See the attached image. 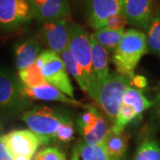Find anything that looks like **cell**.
I'll return each instance as SVG.
<instances>
[{"label":"cell","mask_w":160,"mask_h":160,"mask_svg":"<svg viewBox=\"0 0 160 160\" xmlns=\"http://www.w3.org/2000/svg\"><path fill=\"white\" fill-rule=\"evenodd\" d=\"M128 86H130L128 78L110 73L102 81L96 82L87 92L114 123L122 105L124 92Z\"/></svg>","instance_id":"7a4b0ae2"},{"label":"cell","mask_w":160,"mask_h":160,"mask_svg":"<svg viewBox=\"0 0 160 160\" xmlns=\"http://www.w3.org/2000/svg\"><path fill=\"white\" fill-rule=\"evenodd\" d=\"M60 56L62 59L67 71L74 78L78 85L80 86V88L83 91L87 92L88 87H89V82L87 79V77H86L84 69L80 67L78 63L77 62L74 60V58L72 57L70 52L69 51V48L66 49L65 51H63L60 54Z\"/></svg>","instance_id":"ac0fdd59"},{"label":"cell","mask_w":160,"mask_h":160,"mask_svg":"<svg viewBox=\"0 0 160 160\" xmlns=\"http://www.w3.org/2000/svg\"><path fill=\"white\" fill-rule=\"evenodd\" d=\"M36 64L41 69L42 75L48 85L74 99V88L59 53L48 49L44 50L40 52Z\"/></svg>","instance_id":"277c9868"},{"label":"cell","mask_w":160,"mask_h":160,"mask_svg":"<svg viewBox=\"0 0 160 160\" xmlns=\"http://www.w3.org/2000/svg\"><path fill=\"white\" fill-rule=\"evenodd\" d=\"M153 107H154V111H153L152 122H154L155 124L160 125V90L157 94L155 102H153Z\"/></svg>","instance_id":"4dcf8cb0"},{"label":"cell","mask_w":160,"mask_h":160,"mask_svg":"<svg viewBox=\"0 0 160 160\" xmlns=\"http://www.w3.org/2000/svg\"><path fill=\"white\" fill-rule=\"evenodd\" d=\"M3 141L12 158L25 156L33 158L43 142L30 130H13L3 135Z\"/></svg>","instance_id":"ba28073f"},{"label":"cell","mask_w":160,"mask_h":160,"mask_svg":"<svg viewBox=\"0 0 160 160\" xmlns=\"http://www.w3.org/2000/svg\"><path fill=\"white\" fill-rule=\"evenodd\" d=\"M13 160H32L33 158H29V157H25V156H17V157H14L12 158Z\"/></svg>","instance_id":"1f68e13d"},{"label":"cell","mask_w":160,"mask_h":160,"mask_svg":"<svg viewBox=\"0 0 160 160\" xmlns=\"http://www.w3.org/2000/svg\"><path fill=\"white\" fill-rule=\"evenodd\" d=\"M3 125H2V121L0 118V160H13L12 158L11 154L9 153L8 149H6L5 142L3 141Z\"/></svg>","instance_id":"f546056e"},{"label":"cell","mask_w":160,"mask_h":160,"mask_svg":"<svg viewBox=\"0 0 160 160\" xmlns=\"http://www.w3.org/2000/svg\"><path fill=\"white\" fill-rule=\"evenodd\" d=\"M18 75L20 82L23 86L26 87H37L47 84L42 75L41 69L36 64V62L26 69L20 70Z\"/></svg>","instance_id":"7402d4cb"},{"label":"cell","mask_w":160,"mask_h":160,"mask_svg":"<svg viewBox=\"0 0 160 160\" xmlns=\"http://www.w3.org/2000/svg\"><path fill=\"white\" fill-rule=\"evenodd\" d=\"M134 160H160V146L153 140H146L140 144Z\"/></svg>","instance_id":"d4e9b609"},{"label":"cell","mask_w":160,"mask_h":160,"mask_svg":"<svg viewBox=\"0 0 160 160\" xmlns=\"http://www.w3.org/2000/svg\"><path fill=\"white\" fill-rule=\"evenodd\" d=\"M33 160H67L66 155L56 147H47L36 152Z\"/></svg>","instance_id":"4316f807"},{"label":"cell","mask_w":160,"mask_h":160,"mask_svg":"<svg viewBox=\"0 0 160 160\" xmlns=\"http://www.w3.org/2000/svg\"><path fill=\"white\" fill-rule=\"evenodd\" d=\"M92 67L96 82L105 79L109 76V52L91 36Z\"/></svg>","instance_id":"2e32d148"},{"label":"cell","mask_w":160,"mask_h":160,"mask_svg":"<svg viewBox=\"0 0 160 160\" xmlns=\"http://www.w3.org/2000/svg\"><path fill=\"white\" fill-rule=\"evenodd\" d=\"M69 20L61 19L43 23L40 31L42 42L48 50L61 54L68 49L69 41Z\"/></svg>","instance_id":"9c48e42d"},{"label":"cell","mask_w":160,"mask_h":160,"mask_svg":"<svg viewBox=\"0 0 160 160\" xmlns=\"http://www.w3.org/2000/svg\"><path fill=\"white\" fill-rule=\"evenodd\" d=\"M74 123L71 118L69 117L60 125L54 134V140H58L61 142L68 143L74 139Z\"/></svg>","instance_id":"484cf974"},{"label":"cell","mask_w":160,"mask_h":160,"mask_svg":"<svg viewBox=\"0 0 160 160\" xmlns=\"http://www.w3.org/2000/svg\"><path fill=\"white\" fill-rule=\"evenodd\" d=\"M147 30L148 51L160 56V12L152 15Z\"/></svg>","instance_id":"603a6c76"},{"label":"cell","mask_w":160,"mask_h":160,"mask_svg":"<svg viewBox=\"0 0 160 160\" xmlns=\"http://www.w3.org/2000/svg\"><path fill=\"white\" fill-rule=\"evenodd\" d=\"M109 128L110 127L109 126V123L105 119V118L101 114L95 126L88 133H86L85 136H83V139H84L83 142L89 145L102 144L104 138L106 137L109 132Z\"/></svg>","instance_id":"cb8c5ba5"},{"label":"cell","mask_w":160,"mask_h":160,"mask_svg":"<svg viewBox=\"0 0 160 160\" xmlns=\"http://www.w3.org/2000/svg\"><path fill=\"white\" fill-rule=\"evenodd\" d=\"M36 19L46 22L61 19L69 20L71 16L69 0H29Z\"/></svg>","instance_id":"8fae6325"},{"label":"cell","mask_w":160,"mask_h":160,"mask_svg":"<svg viewBox=\"0 0 160 160\" xmlns=\"http://www.w3.org/2000/svg\"><path fill=\"white\" fill-rule=\"evenodd\" d=\"M68 48L75 61L84 69L89 82V90L96 83V78L92 67L91 35L88 33L85 27L78 23H69Z\"/></svg>","instance_id":"5b68a950"},{"label":"cell","mask_w":160,"mask_h":160,"mask_svg":"<svg viewBox=\"0 0 160 160\" xmlns=\"http://www.w3.org/2000/svg\"><path fill=\"white\" fill-rule=\"evenodd\" d=\"M70 160H110V158L102 144L89 145L82 142L74 146Z\"/></svg>","instance_id":"e0dca14e"},{"label":"cell","mask_w":160,"mask_h":160,"mask_svg":"<svg viewBox=\"0 0 160 160\" xmlns=\"http://www.w3.org/2000/svg\"><path fill=\"white\" fill-rule=\"evenodd\" d=\"M85 7L88 23L95 30L104 28L113 15L123 12L122 0H88Z\"/></svg>","instance_id":"30bf717a"},{"label":"cell","mask_w":160,"mask_h":160,"mask_svg":"<svg viewBox=\"0 0 160 160\" xmlns=\"http://www.w3.org/2000/svg\"><path fill=\"white\" fill-rule=\"evenodd\" d=\"M22 94L29 100L32 101H44V102H59L69 104L72 106H78L86 109L87 105L77 101L75 99L69 98L63 92L59 91L55 87L48 84L37 87H26L22 86Z\"/></svg>","instance_id":"4fadbf2b"},{"label":"cell","mask_w":160,"mask_h":160,"mask_svg":"<svg viewBox=\"0 0 160 160\" xmlns=\"http://www.w3.org/2000/svg\"><path fill=\"white\" fill-rule=\"evenodd\" d=\"M69 117L60 109L38 106L24 112L22 119L30 131L39 136L44 145L54 140V134L60 125Z\"/></svg>","instance_id":"3957f363"},{"label":"cell","mask_w":160,"mask_h":160,"mask_svg":"<svg viewBox=\"0 0 160 160\" xmlns=\"http://www.w3.org/2000/svg\"><path fill=\"white\" fill-rule=\"evenodd\" d=\"M101 113L96 107L92 105H87L86 110L78 116L76 125L78 130L82 136H85L97 124Z\"/></svg>","instance_id":"44dd1931"},{"label":"cell","mask_w":160,"mask_h":160,"mask_svg":"<svg viewBox=\"0 0 160 160\" xmlns=\"http://www.w3.org/2000/svg\"><path fill=\"white\" fill-rule=\"evenodd\" d=\"M22 83L9 70L0 68V113H15L29 106L22 92Z\"/></svg>","instance_id":"8992f818"},{"label":"cell","mask_w":160,"mask_h":160,"mask_svg":"<svg viewBox=\"0 0 160 160\" xmlns=\"http://www.w3.org/2000/svg\"><path fill=\"white\" fill-rule=\"evenodd\" d=\"M147 52V38L144 32L135 29L125 31L112 58L118 74L131 78L141 58Z\"/></svg>","instance_id":"6da1fadb"},{"label":"cell","mask_w":160,"mask_h":160,"mask_svg":"<svg viewBox=\"0 0 160 160\" xmlns=\"http://www.w3.org/2000/svg\"><path fill=\"white\" fill-rule=\"evenodd\" d=\"M41 52V44L37 38H24L17 41L14 45L13 52L15 65L19 71L36 62Z\"/></svg>","instance_id":"5bb4252c"},{"label":"cell","mask_w":160,"mask_h":160,"mask_svg":"<svg viewBox=\"0 0 160 160\" xmlns=\"http://www.w3.org/2000/svg\"><path fill=\"white\" fill-rule=\"evenodd\" d=\"M126 24L127 21L124 12H119L109 18L104 28H108L115 31H124Z\"/></svg>","instance_id":"83f0119b"},{"label":"cell","mask_w":160,"mask_h":160,"mask_svg":"<svg viewBox=\"0 0 160 160\" xmlns=\"http://www.w3.org/2000/svg\"><path fill=\"white\" fill-rule=\"evenodd\" d=\"M129 84L130 86H134L135 89L142 90L148 86V80L142 75H133L131 78H129Z\"/></svg>","instance_id":"f1b7e54d"},{"label":"cell","mask_w":160,"mask_h":160,"mask_svg":"<svg viewBox=\"0 0 160 160\" xmlns=\"http://www.w3.org/2000/svg\"><path fill=\"white\" fill-rule=\"evenodd\" d=\"M87 1H88V0H81V2H82L84 5H86V3H87Z\"/></svg>","instance_id":"d6a6232c"},{"label":"cell","mask_w":160,"mask_h":160,"mask_svg":"<svg viewBox=\"0 0 160 160\" xmlns=\"http://www.w3.org/2000/svg\"><path fill=\"white\" fill-rule=\"evenodd\" d=\"M128 141L129 135L125 131H116L110 127L102 144L110 160H122L127 149Z\"/></svg>","instance_id":"9a60e30c"},{"label":"cell","mask_w":160,"mask_h":160,"mask_svg":"<svg viewBox=\"0 0 160 160\" xmlns=\"http://www.w3.org/2000/svg\"><path fill=\"white\" fill-rule=\"evenodd\" d=\"M122 103L132 107L138 116H141L143 111L153 106V102L148 100L142 92L130 86H128L124 92Z\"/></svg>","instance_id":"d6986e66"},{"label":"cell","mask_w":160,"mask_h":160,"mask_svg":"<svg viewBox=\"0 0 160 160\" xmlns=\"http://www.w3.org/2000/svg\"><path fill=\"white\" fill-rule=\"evenodd\" d=\"M35 18L29 0H0V30L17 29Z\"/></svg>","instance_id":"52a82bcc"},{"label":"cell","mask_w":160,"mask_h":160,"mask_svg":"<svg viewBox=\"0 0 160 160\" xmlns=\"http://www.w3.org/2000/svg\"><path fill=\"white\" fill-rule=\"evenodd\" d=\"M124 32L125 30L115 31L108 28H102L95 30V32H93L91 36L101 46H102L108 52H114L119 44Z\"/></svg>","instance_id":"ffe728a7"},{"label":"cell","mask_w":160,"mask_h":160,"mask_svg":"<svg viewBox=\"0 0 160 160\" xmlns=\"http://www.w3.org/2000/svg\"><path fill=\"white\" fill-rule=\"evenodd\" d=\"M127 23L147 29L152 18V0H122Z\"/></svg>","instance_id":"7c38bea8"}]
</instances>
